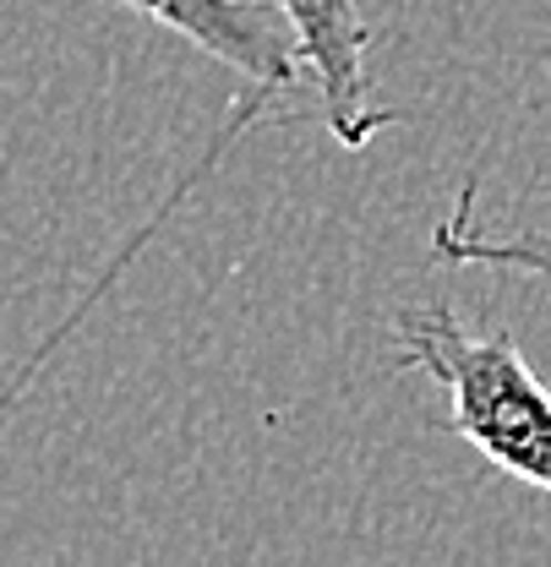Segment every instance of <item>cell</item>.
Here are the masks:
<instances>
[{
	"mask_svg": "<svg viewBox=\"0 0 551 567\" xmlns=\"http://www.w3.org/2000/svg\"><path fill=\"white\" fill-rule=\"evenodd\" d=\"M476 197L481 186L465 181L453 213L431 229V257L453 262V268H502V274H524L551 289V229H513V235H481L476 229Z\"/></svg>",
	"mask_w": 551,
	"mask_h": 567,
	"instance_id": "277c9868",
	"label": "cell"
},
{
	"mask_svg": "<svg viewBox=\"0 0 551 567\" xmlns=\"http://www.w3.org/2000/svg\"><path fill=\"white\" fill-rule=\"evenodd\" d=\"M289 22L300 61L317 76L323 121L339 147L360 153L382 126H399L405 110L377 104L371 93V22L360 0H268Z\"/></svg>",
	"mask_w": 551,
	"mask_h": 567,
	"instance_id": "7a4b0ae2",
	"label": "cell"
},
{
	"mask_svg": "<svg viewBox=\"0 0 551 567\" xmlns=\"http://www.w3.org/2000/svg\"><path fill=\"white\" fill-rule=\"evenodd\" d=\"M399 371H420L442 388L448 425L486 453L502 475L551 492V388L508 333H481L448 306H405Z\"/></svg>",
	"mask_w": 551,
	"mask_h": 567,
	"instance_id": "6da1fadb",
	"label": "cell"
},
{
	"mask_svg": "<svg viewBox=\"0 0 551 567\" xmlns=\"http://www.w3.org/2000/svg\"><path fill=\"white\" fill-rule=\"evenodd\" d=\"M121 6H132L147 22L181 33L203 55L224 61L229 71H241L257 99L289 93L300 66H306L289 22L278 17L268 0H121Z\"/></svg>",
	"mask_w": 551,
	"mask_h": 567,
	"instance_id": "3957f363",
	"label": "cell"
}]
</instances>
